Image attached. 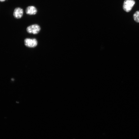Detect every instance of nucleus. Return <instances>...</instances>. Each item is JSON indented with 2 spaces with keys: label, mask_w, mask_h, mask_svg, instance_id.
Returning <instances> with one entry per match:
<instances>
[{
  "label": "nucleus",
  "mask_w": 139,
  "mask_h": 139,
  "mask_svg": "<svg viewBox=\"0 0 139 139\" xmlns=\"http://www.w3.org/2000/svg\"><path fill=\"white\" fill-rule=\"evenodd\" d=\"M135 3L134 0H125L123 5V10L126 12H129L131 10Z\"/></svg>",
  "instance_id": "nucleus-1"
},
{
  "label": "nucleus",
  "mask_w": 139,
  "mask_h": 139,
  "mask_svg": "<svg viewBox=\"0 0 139 139\" xmlns=\"http://www.w3.org/2000/svg\"><path fill=\"white\" fill-rule=\"evenodd\" d=\"M133 18L135 21L139 23V11L136 12L134 14Z\"/></svg>",
  "instance_id": "nucleus-6"
},
{
  "label": "nucleus",
  "mask_w": 139,
  "mask_h": 139,
  "mask_svg": "<svg viewBox=\"0 0 139 139\" xmlns=\"http://www.w3.org/2000/svg\"><path fill=\"white\" fill-rule=\"evenodd\" d=\"M24 43L27 47L31 48L36 47L38 44V41L36 39L26 38L24 40Z\"/></svg>",
  "instance_id": "nucleus-3"
},
{
  "label": "nucleus",
  "mask_w": 139,
  "mask_h": 139,
  "mask_svg": "<svg viewBox=\"0 0 139 139\" xmlns=\"http://www.w3.org/2000/svg\"><path fill=\"white\" fill-rule=\"evenodd\" d=\"M38 12L37 8L33 6H30L27 7L26 9V14L29 15H34Z\"/></svg>",
  "instance_id": "nucleus-5"
},
{
  "label": "nucleus",
  "mask_w": 139,
  "mask_h": 139,
  "mask_svg": "<svg viewBox=\"0 0 139 139\" xmlns=\"http://www.w3.org/2000/svg\"><path fill=\"white\" fill-rule=\"evenodd\" d=\"M6 0H0V2H3L5 1Z\"/></svg>",
  "instance_id": "nucleus-7"
},
{
  "label": "nucleus",
  "mask_w": 139,
  "mask_h": 139,
  "mask_svg": "<svg viewBox=\"0 0 139 139\" xmlns=\"http://www.w3.org/2000/svg\"><path fill=\"white\" fill-rule=\"evenodd\" d=\"M41 28L37 24H34L28 26L26 29L27 32L29 33L37 34L40 31Z\"/></svg>",
  "instance_id": "nucleus-2"
},
{
  "label": "nucleus",
  "mask_w": 139,
  "mask_h": 139,
  "mask_svg": "<svg viewBox=\"0 0 139 139\" xmlns=\"http://www.w3.org/2000/svg\"><path fill=\"white\" fill-rule=\"evenodd\" d=\"M24 14V11L22 9L17 7L16 8L14 11L13 15L14 17L17 19L21 18Z\"/></svg>",
  "instance_id": "nucleus-4"
}]
</instances>
